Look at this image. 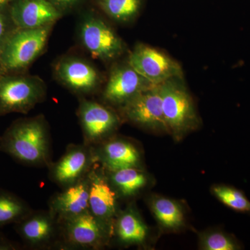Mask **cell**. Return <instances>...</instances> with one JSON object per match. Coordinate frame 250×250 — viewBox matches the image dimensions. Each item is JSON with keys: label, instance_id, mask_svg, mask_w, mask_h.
I'll use <instances>...</instances> for the list:
<instances>
[{"label": "cell", "instance_id": "cell-1", "mask_svg": "<svg viewBox=\"0 0 250 250\" xmlns=\"http://www.w3.org/2000/svg\"><path fill=\"white\" fill-rule=\"evenodd\" d=\"M0 152L23 165L48 167L53 162L52 141L43 117L14 122L0 136Z\"/></svg>", "mask_w": 250, "mask_h": 250}, {"label": "cell", "instance_id": "cell-2", "mask_svg": "<svg viewBox=\"0 0 250 250\" xmlns=\"http://www.w3.org/2000/svg\"><path fill=\"white\" fill-rule=\"evenodd\" d=\"M59 250H100L107 246L113 228L89 210L59 223Z\"/></svg>", "mask_w": 250, "mask_h": 250}, {"label": "cell", "instance_id": "cell-3", "mask_svg": "<svg viewBox=\"0 0 250 250\" xmlns=\"http://www.w3.org/2000/svg\"><path fill=\"white\" fill-rule=\"evenodd\" d=\"M52 25L36 29L15 28L0 45V67L5 71L25 68L42 52Z\"/></svg>", "mask_w": 250, "mask_h": 250}, {"label": "cell", "instance_id": "cell-4", "mask_svg": "<svg viewBox=\"0 0 250 250\" xmlns=\"http://www.w3.org/2000/svg\"><path fill=\"white\" fill-rule=\"evenodd\" d=\"M159 87L167 129L180 135L195 128L198 120L191 96L184 84V77L170 79Z\"/></svg>", "mask_w": 250, "mask_h": 250}, {"label": "cell", "instance_id": "cell-5", "mask_svg": "<svg viewBox=\"0 0 250 250\" xmlns=\"http://www.w3.org/2000/svg\"><path fill=\"white\" fill-rule=\"evenodd\" d=\"M42 82L34 77L0 76V115L27 113L45 96Z\"/></svg>", "mask_w": 250, "mask_h": 250}, {"label": "cell", "instance_id": "cell-6", "mask_svg": "<svg viewBox=\"0 0 250 250\" xmlns=\"http://www.w3.org/2000/svg\"><path fill=\"white\" fill-rule=\"evenodd\" d=\"M128 64L153 85L176 77H184L178 62L160 49L139 44L130 54Z\"/></svg>", "mask_w": 250, "mask_h": 250}, {"label": "cell", "instance_id": "cell-7", "mask_svg": "<svg viewBox=\"0 0 250 250\" xmlns=\"http://www.w3.org/2000/svg\"><path fill=\"white\" fill-rule=\"evenodd\" d=\"M96 164L92 146L70 144L62 157L47 168L49 178L61 188L77 184L88 176Z\"/></svg>", "mask_w": 250, "mask_h": 250}, {"label": "cell", "instance_id": "cell-8", "mask_svg": "<svg viewBox=\"0 0 250 250\" xmlns=\"http://www.w3.org/2000/svg\"><path fill=\"white\" fill-rule=\"evenodd\" d=\"M16 232L32 250L56 249L59 238L58 221L49 210H34L15 224Z\"/></svg>", "mask_w": 250, "mask_h": 250}, {"label": "cell", "instance_id": "cell-9", "mask_svg": "<svg viewBox=\"0 0 250 250\" xmlns=\"http://www.w3.org/2000/svg\"><path fill=\"white\" fill-rule=\"evenodd\" d=\"M83 143L89 146L100 144L109 139L119 125V118L104 105L82 99L78 109Z\"/></svg>", "mask_w": 250, "mask_h": 250}, {"label": "cell", "instance_id": "cell-10", "mask_svg": "<svg viewBox=\"0 0 250 250\" xmlns=\"http://www.w3.org/2000/svg\"><path fill=\"white\" fill-rule=\"evenodd\" d=\"M80 37L85 48L93 58L113 60L124 52V44L121 38L100 18L85 19L81 27Z\"/></svg>", "mask_w": 250, "mask_h": 250}, {"label": "cell", "instance_id": "cell-11", "mask_svg": "<svg viewBox=\"0 0 250 250\" xmlns=\"http://www.w3.org/2000/svg\"><path fill=\"white\" fill-rule=\"evenodd\" d=\"M89 210L113 228L118 211V195L108 180L106 171L95 164L89 174Z\"/></svg>", "mask_w": 250, "mask_h": 250}, {"label": "cell", "instance_id": "cell-12", "mask_svg": "<svg viewBox=\"0 0 250 250\" xmlns=\"http://www.w3.org/2000/svg\"><path fill=\"white\" fill-rule=\"evenodd\" d=\"M126 120L143 127L167 129L159 85L145 90L122 107Z\"/></svg>", "mask_w": 250, "mask_h": 250}, {"label": "cell", "instance_id": "cell-13", "mask_svg": "<svg viewBox=\"0 0 250 250\" xmlns=\"http://www.w3.org/2000/svg\"><path fill=\"white\" fill-rule=\"evenodd\" d=\"M133 67L120 65L112 70L103 92L106 103L123 107L139 94L154 86Z\"/></svg>", "mask_w": 250, "mask_h": 250}, {"label": "cell", "instance_id": "cell-14", "mask_svg": "<svg viewBox=\"0 0 250 250\" xmlns=\"http://www.w3.org/2000/svg\"><path fill=\"white\" fill-rule=\"evenodd\" d=\"M9 14L18 29H36L52 25L62 16L49 0H14Z\"/></svg>", "mask_w": 250, "mask_h": 250}, {"label": "cell", "instance_id": "cell-15", "mask_svg": "<svg viewBox=\"0 0 250 250\" xmlns=\"http://www.w3.org/2000/svg\"><path fill=\"white\" fill-rule=\"evenodd\" d=\"M88 174L77 184L54 194L49 199L48 210L58 223L89 210Z\"/></svg>", "mask_w": 250, "mask_h": 250}, {"label": "cell", "instance_id": "cell-16", "mask_svg": "<svg viewBox=\"0 0 250 250\" xmlns=\"http://www.w3.org/2000/svg\"><path fill=\"white\" fill-rule=\"evenodd\" d=\"M93 150L97 164L106 171L138 167L141 160L137 148L123 139L109 138L93 146Z\"/></svg>", "mask_w": 250, "mask_h": 250}, {"label": "cell", "instance_id": "cell-17", "mask_svg": "<svg viewBox=\"0 0 250 250\" xmlns=\"http://www.w3.org/2000/svg\"><path fill=\"white\" fill-rule=\"evenodd\" d=\"M57 76L70 89L77 93H88L96 89L100 82L97 70L84 61L67 59L59 62Z\"/></svg>", "mask_w": 250, "mask_h": 250}, {"label": "cell", "instance_id": "cell-18", "mask_svg": "<svg viewBox=\"0 0 250 250\" xmlns=\"http://www.w3.org/2000/svg\"><path fill=\"white\" fill-rule=\"evenodd\" d=\"M113 233L123 244H141L146 239L147 229L134 208L129 207L117 216Z\"/></svg>", "mask_w": 250, "mask_h": 250}, {"label": "cell", "instance_id": "cell-19", "mask_svg": "<svg viewBox=\"0 0 250 250\" xmlns=\"http://www.w3.org/2000/svg\"><path fill=\"white\" fill-rule=\"evenodd\" d=\"M105 171L110 183L116 190L118 197L134 196L147 184V177L138 167Z\"/></svg>", "mask_w": 250, "mask_h": 250}, {"label": "cell", "instance_id": "cell-20", "mask_svg": "<svg viewBox=\"0 0 250 250\" xmlns=\"http://www.w3.org/2000/svg\"><path fill=\"white\" fill-rule=\"evenodd\" d=\"M33 209L27 202L12 192L0 190V228L16 224Z\"/></svg>", "mask_w": 250, "mask_h": 250}, {"label": "cell", "instance_id": "cell-21", "mask_svg": "<svg viewBox=\"0 0 250 250\" xmlns=\"http://www.w3.org/2000/svg\"><path fill=\"white\" fill-rule=\"evenodd\" d=\"M143 0H98L105 14L118 22H127L139 15Z\"/></svg>", "mask_w": 250, "mask_h": 250}, {"label": "cell", "instance_id": "cell-22", "mask_svg": "<svg viewBox=\"0 0 250 250\" xmlns=\"http://www.w3.org/2000/svg\"><path fill=\"white\" fill-rule=\"evenodd\" d=\"M151 207L156 218L166 228H178L183 224L184 217L182 208L170 199H154Z\"/></svg>", "mask_w": 250, "mask_h": 250}, {"label": "cell", "instance_id": "cell-23", "mask_svg": "<svg viewBox=\"0 0 250 250\" xmlns=\"http://www.w3.org/2000/svg\"><path fill=\"white\" fill-rule=\"evenodd\" d=\"M213 192L229 208L236 211L250 213V202L241 190L223 185L213 188Z\"/></svg>", "mask_w": 250, "mask_h": 250}, {"label": "cell", "instance_id": "cell-24", "mask_svg": "<svg viewBox=\"0 0 250 250\" xmlns=\"http://www.w3.org/2000/svg\"><path fill=\"white\" fill-rule=\"evenodd\" d=\"M203 247L208 250L241 249V246L232 236L220 231L213 232L205 236L203 240Z\"/></svg>", "mask_w": 250, "mask_h": 250}, {"label": "cell", "instance_id": "cell-25", "mask_svg": "<svg viewBox=\"0 0 250 250\" xmlns=\"http://www.w3.org/2000/svg\"><path fill=\"white\" fill-rule=\"evenodd\" d=\"M11 25H14L9 14V8L0 10V45L2 43L10 33L14 29H11Z\"/></svg>", "mask_w": 250, "mask_h": 250}, {"label": "cell", "instance_id": "cell-26", "mask_svg": "<svg viewBox=\"0 0 250 250\" xmlns=\"http://www.w3.org/2000/svg\"><path fill=\"white\" fill-rule=\"evenodd\" d=\"M49 1L62 12L64 10L70 9L77 4L80 0H49Z\"/></svg>", "mask_w": 250, "mask_h": 250}, {"label": "cell", "instance_id": "cell-27", "mask_svg": "<svg viewBox=\"0 0 250 250\" xmlns=\"http://www.w3.org/2000/svg\"><path fill=\"white\" fill-rule=\"evenodd\" d=\"M18 246L13 242L10 241L7 238L0 236V250H18Z\"/></svg>", "mask_w": 250, "mask_h": 250}, {"label": "cell", "instance_id": "cell-28", "mask_svg": "<svg viewBox=\"0 0 250 250\" xmlns=\"http://www.w3.org/2000/svg\"><path fill=\"white\" fill-rule=\"evenodd\" d=\"M14 0H0V10L9 7Z\"/></svg>", "mask_w": 250, "mask_h": 250}, {"label": "cell", "instance_id": "cell-29", "mask_svg": "<svg viewBox=\"0 0 250 250\" xmlns=\"http://www.w3.org/2000/svg\"><path fill=\"white\" fill-rule=\"evenodd\" d=\"M0 70H1V67H0Z\"/></svg>", "mask_w": 250, "mask_h": 250}]
</instances>
